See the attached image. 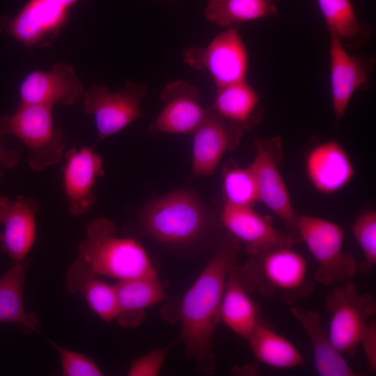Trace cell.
<instances>
[{"label":"cell","mask_w":376,"mask_h":376,"mask_svg":"<svg viewBox=\"0 0 376 376\" xmlns=\"http://www.w3.org/2000/svg\"><path fill=\"white\" fill-rule=\"evenodd\" d=\"M38 210L34 198L0 196V224L3 226L1 245L15 263L24 260L34 243Z\"/></svg>","instance_id":"cell-19"},{"label":"cell","mask_w":376,"mask_h":376,"mask_svg":"<svg viewBox=\"0 0 376 376\" xmlns=\"http://www.w3.org/2000/svg\"><path fill=\"white\" fill-rule=\"evenodd\" d=\"M63 6L70 8V7L75 4L79 0H55Z\"/></svg>","instance_id":"cell-35"},{"label":"cell","mask_w":376,"mask_h":376,"mask_svg":"<svg viewBox=\"0 0 376 376\" xmlns=\"http://www.w3.org/2000/svg\"><path fill=\"white\" fill-rule=\"evenodd\" d=\"M65 157L63 185L68 210L72 216H79L94 205V185L97 178L104 174L102 159L90 147L73 148Z\"/></svg>","instance_id":"cell-17"},{"label":"cell","mask_w":376,"mask_h":376,"mask_svg":"<svg viewBox=\"0 0 376 376\" xmlns=\"http://www.w3.org/2000/svg\"><path fill=\"white\" fill-rule=\"evenodd\" d=\"M290 312L307 334L311 343L315 370L320 376L359 375L332 344L322 326L319 313L313 310L290 306Z\"/></svg>","instance_id":"cell-20"},{"label":"cell","mask_w":376,"mask_h":376,"mask_svg":"<svg viewBox=\"0 0 376 376\" xmlns=\"http://www.w3.org/2000/svg\"><path fill=\"white\" fill-rule=\"evenodd\" d=\"M29 261L15 263L0 277V323L10 322L25 331L38 332L40 322L37 314L25 311L23 288Z\"/></svg>","instance_id":"cell-25"},{"label":"cell","mask_w":376,"mask_h":376,"mask_svg":"<svg viewBox=\"0 0 376 376\" xmlns=\"http://www.w3.org/2000/svg\"><path fill=\"white\" fill-rule=\"evenodd\" d=\"M115 288L118 303L115 320L126 328L138 327L148 308L166 299L158 276L119 281Z\"/></svg>","instance_id":"cell-21"},{"label":"cell","mask_w":376,"mask_h":376,"mask_svg":"<svg viewBox=\"0 0 376 376\" xmlns=\"http://www.w3.org/2000/svg\"><path fill=\"white\" fill-rule=\"evenodd\" d=\"M174 342L161 349L150 351L134 360L127 371L129 376H155L159 373L166 356Z\"/></svg>","instance_id":"cell-32"},{"label":"cell","mask_w":376,"mask_h":376,"mask_svg":"<svg viewBox=\"0 0 376 376\" xmlns=\"http://www.w3.org/2000/svg\"><path fill=\"white\" fill-rule=\"evenodd\" d=\"M69 8L55 0H29L13 19L0 16V33L27 47L54 38L64 25Z\"/></svg>","instance_id":"cell-16"},{"label":"cell","mask_w":376,"mask_h":376,"mask_svg":"<svg viewBox=\"0 0 376 376\" xmlns=\"http://www.w3.org/2000/svg\"><path fill=\"white\" fill-rule=\"evenodd\" d=\"M240 242L230 234L217 245L210 261L180 300V338L188 355L207 373L215 369L213 335L220 322L226 281L237 265Z\"/></svg>","instance_id":"cell-1"},{"label":"cell","mask_w":376,"mask_h":376,"mask_svg":"<svg viewBox=\"0 0 376 376\" xmlns=\"http://www.w3.org/2000/svg\"><path fill=\"white\" fill-rule=\"evenodd\" d=\"M222 187L227 203L251 206L258 202L256 180L249 166L227 171L224 176Z\"/></svg>","instance_id":"cell-29"},{"label":"cell","mask_w":376,"mask_h":376,"mask_svg":"<svg viewBox=\"0 0 376 376\" xmlns=\"http://www.w3.org/2000/svg\"><path fill=\"white\" fill-rule=\"evenodd\" d=\"M207 20L227 29L268 17H279L275 0H207Z\"/></svg>","instance_id":"cell-28"},{"label":"cell","mask_w":376,"mask_h":376,"mask_svg":"<svg viewBox=\"0 0 376 376\" xmlns=\"http://www.w3.org/2000/svg\"><path fill=\"white\" fill-rule=\"evenodd\" d=\"M235 265L228 273L220 308V322L234 333L247 340L263 320L260 309L249 295Z\"/></svg>","instance_id":"cell-22"},{"label":"cell","mask_w":376,"mask_h":376,"mask_svg":"<svg viewBox=\"0 0 376 376\" xmlns=\"http://www.w3.org/2000/svg\"><path fill=\"white\" fill-rule=\"evenodd\" d=\"M52 107L20 103L16 111L0 118V135H13L30 151L28 164L39 171L58 162L65 146L63 131L54 125Z\"/></svg>","instance_id":"cell-6"},{"label":"cell","mask_w":376,"mask_h":376,"mask_svg":"<svg viewBox=\"0 0 376 376\" xmlns=\"http://www.w3.org/2000/svg\"><path fill=\"white\" fill-rule=\"evenodd\" d=\"M253 162L249 165L256 180L258 202L263 203L288 229L296 235L295 212L290 196L280 171L283 160L282 141L279 136L259 138L253 143Z\"/></svg>","instance_id":"cell-10"},{"label":"cell","mask_w":376,"mask_h":376,"mask_svg":"<svg viewBox=\"0 0 376 376\" xmlns=\"http://www.w3.org/2000/svg\"><path fill=\"white\" fill-rule=\"evenodd\" d=\"M210 223V216L198 194L187 189H176L152 200L140 220L144 235L173 246L198 242Z\"/></svg>","instance_id":"cell-4"},{"label":"cell","mask_w":376,"mask_h":376,"mask_svg":"<svg viewBox=\"0 0 376 376\" xmlns=\"http://www.w3.org/2000/svg\"><path fill=\"white\" fill-rule=\"evenodd\" d=\"M329 36L331 102L338 123L354 93L370 86L375 59L373 56L352 55L335 36Z\"/></svg>","instance_id":"cell-11"},{"label":"cell","mask_w":376,"mask_h":376,"mask_svg":"<svg viewBox=\"0 0 376 376\" xmlns=\"http://www.w3.org/2000/svg\"><path fill=\"white\" fill-rule=\"evenodd\" d=\"M84 93L81 81L72 66L65 61L54 65L50 71L36 70L22 80L19 86L22 103L68 106Z\"/></svg>","instance_id":"cell-15"},{"label":"cell","mask_w":376,"mask_h":376,"mask_svg":"<svg viewBox=\"0 0 376 376\" xmlns=\"http://www.w3.org/2000/svg\"><path fill=\"white\" fill-rule=\"evenodd\" d=\"M275 1H277V0H275Z\"/></svg>","instance_id":"cell-36"},{"label":"cell","mask_w":376,"mask_h":376,"mask_svg":"<svg viewBox=\"0 0 376 376\" xmlns=\"http://www.w3.org/2000/svg\"><path fill=\"white\" fill-rule=\"evenodd\" d=\"M244 131L212 108L207 109L203 121L192 133V175H212L223 156L240 144Z\"/></svg>","instance_id":"cell-13"},{"label":"cell","mask_w":376,"mask_h":376,"mask_svg":"<svg viewBox=\"0 0 376 376\" xmlns=\"http://www.w3.org/2000/svg\"><path fill=\"white\" fill-rule=\"evenodd\" d=\"M352 233L363 256L359 268L368 274L376 264V211L368 208L361 212L353 222Z\"/></svg>","instance_id":"cell-30"},{"label":"cell","mask_w":376,"mask_h":376,"mask_svg":"<svg viewBox=\"0 0 376 376\" xmlns=\"http://www.w3.org/2000/svg\"><path fill=\"white\" fill-rule=\"evenodd\" d=\"M330 314L329 337L343 355L353 357L373 318L376 302L371 294L361 293L351 280L334 285L325 299Z\"/></svg>","instance_id":"cell-7"},{"label":"cell","mask_w":376,"mask_h":376,"mask_svg":"<svg viewBox=\"0 0 376 376\" xmlns=\"http://www.w3.org/2000/svg\"><path fill=\"white\" fill-rule=\"evenodd\" d=\"M296 235L318 263L314 280L334 286L352 280L358 272L354 257L343 250L345 231L338 224L311 215L298 214Z\"/></svg>","instance_id":"cell-5"},{"label":"cell","mask_w":376,"mask_h":376,"mask_svg":"<svg viewBox=\"0 0 376 376\" xmlns=\"http://www.w3.org/2000/svg\"><path fill=\"white\" fill-rule=\"evenodd\" d=\"M239 26L226 29L205 47L192 46L182 52V61L207 72L217 88L246 81L249 55Z\"/></svg>","instance_id":"cell-8"},{"label":"cell","mask_w":376,"mask_h":376,"mask_svg":"<svg viewBox=\"0 0 376 376\" xmlns=\"http://www.w3.org/2000/svg\"><path fill=\"white\" fill-rule=\"evenodd\" d=\"M160 98L164 107L150 125L151 133L192 134L207 111L201 104L198 89L182 80L172 81L165 85Z\"/></svg>","instance_id":"cell-14"},{"label":"cell","mask_w":376,"mask_h":376,"mask_svg":"<svg viewBox=\"0 0 376 376\" xmlns=\"http://www.w3.org/2000/svg\"><path fill=\"white\" fill-rule=\"evenodd\" d=\"M1 136L0 135V167L12 168L19 162L20 155L14 149H8L4 147Z\"/></svg>","instance_id":"cell-34"},{"label":"cell","mask_w":376,"mask_h":376,"mask_svg":"<svg viewBox=\"0 0 376 376\" xmlns=\"http://www.w3.org/2000/svg\"><path fill=\"white\" fill-rule=\"evenodd\" d=\"M247 340L256 359L269 367L290 369L304 363L303 356L288 339L262 320Z\"/></svg>","instance_id":"cell-27"},{"label":"cell","mask_w":376,"mask_h":376,"mask_svg":"<svg viewBox=\"0 0 376 376\" xmlns=\"http://www.w3.org/2000/svg\"><path fill=\"white\" fill-rule=\"evenodd\" d=\"M78 246V258L96 274L119 281L157 276L144 248L136 240L116 235L115 223L100 217L88 224Z\"/></svg>","instance_id":"cell-3"},{"label":"cell","mask_w":376,"mask_h":376,"mask_svg":"<svg viewBox=\"0 0 376 376\" xmlns=\"http://www.w3.org/2000/svg\"><path fill=\"white\" fill-rule=\"evenodd\" d=\"M221 221L230 235L244 245L249 256L276 246H293L300 242L297 235L278 230L269 217L260 214L252 206L225 203Z\"/></svg>","instance_id":"cell-12"},{"label":"cell","mask_w":376,"mask_h":376,"mask_svg":"<svg viewBox=\"0 0 376 376\" xmlns=\"http://www.w3.org/2000/svg\"><path fill=\"white\" fill-rule=\"evenodd\" d=\"M305 171L314 189L324 194H333L344 189L355 173L350 155L336 140L313 146L305 157Z\"/></svg>","instance_id":"cell-18"},{"label":"cell","mask_w":376,"mask_h":376,"mask_svg":"<svg viewBox=\"0 0 376 376\" xmlns=\"http://www.w3.org/2000/svg\"><path fill=\"white\" fill-rule=\"evenodd\" d=\"M329 30L345 48L366 45L372 36L371 26L359 20L351 0H317Z\"/></svg>","instance_id":"cell-26"},{"label":"cell","mask_w":376,"mask_h":376,"mask_svg":"<svg viewBox=\"0 0 376 376\" xmlns=\"http://www.w3.org/2000/svg\"><path fill=\"white\" fill-rule=\"evenodd\" d=\"M57 350L62 365V375L65 376H100L104 373L88 356L61 347L49 340Z\"/></svg>","instance_id":"cell-31"},{"label":"cell","mask_w":376,"mask_h":376,"mask_svg":"<svg viewBox=\"0 0 376 376\" xmlns=\"http://www.w3.org/2000/svg\"><path fill=\"white\" fill-rule=\"evenodd\" d=\"M236 269L249 292L256 291L266 297L277 296L290 306L314 290L308 263L292 246H276L249 256L245 264L237 265Z\"/></svg>","instance_id":"cell-2"},{"label":"cell","mask_w":376,"mask_h":376,"mask_svg":"<svg viewBox=\"0 0 376 376\" xmlns=\"http://www.w3.org/2000/svg\"><path fill=\"white\" fill-rule=\"evenodd\" d=\"M147 90L143 84L127 81L115 92L104 85L94 84L83 93V110L93 116L100 140L118 133L143 116L141 104Z\"/></svg>","instance_id":"cell-9"},{"label":"cell","mask_w":376,"mask_h":376,"mask_svg":"<svg viewBox=\"0 0 376 376\" xmlns=\"http://www.w3.org/2000/svg\"><path fill=\"white\" fill-rule=\"evenodd\" d=\"M96 276L87 264L77 258L67 272L66 290L71 295L80 293L93 311L109 322L118 313L116 288Z\"/></svg>","instance_id":"cell-23"},{"label":"cell","mask_w":376,"mask_h":376,"mask_svg":"<svg viewBox=\"0 0 376 376\" xmlns=\"http://www.w3.org/2000/svg\"><path fill=\"white\" fill-rule=\"evenodd\" d=\"M369 367L373 372L376 370V322L375 318L370 322L361 343Z\"/></svg>","instance_id":"cell-33"},{"label":"cell","mask_w":376,"mask_h":376,"mask_svg":"<svg viewBox=\"0 0 376 376\" xmlns=\"http://www.w3.org/2000/svg\"><path fill=\"white\" fill-rule=\"evenodd\" d=\"M212 108L244 130L255 126L263 116L260 97L246 81L217 88Z\"/></svg>","instance_id":"cell-24"}]
</instances>
